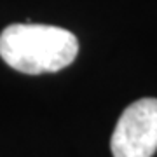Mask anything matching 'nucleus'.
I'll return each mask as SVG.
<instances>
[{
  "label": "nucleus",
  "mask_w": 157,
  "mask_h": 157,
  "mask_svg": "<svg viewBox=\"0 0 157 157\" xmlns=\"http://www.w3.org/2000/svg\"><path fill=\"white\" fill-rule=\"evenodd\" d=\"M77 52V37L59 26L19 23L0 33V58L28 75L59 72L73 63Z\"/></svg>",
  "instance_id": "f257e3e1"
},
{
  "label": "nucleus",
  "mask_w": 157,
  "mask_h": 157,
  "mask_svg": "<svg viewBox=\"0 0 157 157\" xmlns=\"http://www.w3.org/2000/svg\"><path fill=\"white\" fill-rule=\"evenodd\" d=\"M113 157H152L157 150V100L143 98L131 103L113 129Z\"/></svg>",
  "instance_id": "f03ea898"
}]
</instances>
